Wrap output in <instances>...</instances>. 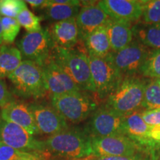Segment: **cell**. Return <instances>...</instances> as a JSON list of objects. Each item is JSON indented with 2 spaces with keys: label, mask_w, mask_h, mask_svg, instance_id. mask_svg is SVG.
<instances>
[{
  "label": "cell",
  "mask_w": 160,
  "mask_h": 160,
  "mask_svg": "<svg viewBox=\"0 0 160 160\" xmlns=\"http://www.w3.org/2000/svg\"><path fill=\"white\" fill-rule=\"evenodd\" d=\"M141 108L145 110L160 108V87L154 79L148 80L146 85Z\"/></svg>",
  "instance_id": "cell-25"
},
{
  "label": "cell",
  "mask_w": 160,
  "mask_h": 160,
  "mask_svg": "<svg viewBox=\"0 0 160 160\" xmlns=\"http://www.w3.org/2000/svg\"><path fill=\"white\" fill-rule=\"evenodd\" d=\"M88 58L95 93L99 99H107L119 86L123 75L112 62L109 55L106 57L88 55Z\"/></svg>",
  "instance_id": "cell-6"
},
{
  "label": "cell",
  "mask_w": 160,
  "mask_h": 160,
  "mask_svg": "<svg viewBox=\"0 0 160 160\" xmlns=\"http://www.w3.org/2000/svg\"><path fill=\"white\" fill-rule=\"evenodd\" d=\"M16 19L20 26L24 28L28 33H33L42 30V17L35 15L29 9H28V8L24 9Z\"/></svg>",
  "instance_id": "cell-26"
},
{
  "label": "cell",
  "mask_w": 160,
  "mask_h": 160,
  "mask_svg": "<svg viewBox=\"0 0 160 160\" xmlns=\"http://www.w3.org/2000/svg\"><path fill=\"white\" fill-rule=\"evenodd\" d=\"M2 28L3 45L12 44L14 42L20 31L19 23L17 19L9 17H1Z\"/></svg>",
  "instance_id": "cell-27"
},
{
  "label": "cell",
  "mask_w": 160,
  "mask_h": 160,
  "mask_svg": "<svg viewBox=\"0 0 160 160\" xmlns=\"http://www.w3.org/2000/svg\"><path fill=\"white\" fill-rule=\"evenodd\" d=\"M45 152L54 157L85 159L93 155L91 137L79 128H70L48 137Z\"/></svg>",
  "instance_id": "cell-1"
},
{
  "label": "cell",
  "mask_w": 160,
  "mask_h": 160,
  "mask_svg": "<svg viewBox=\"0 0 160 160\" xmlns=\"http://www.w3.org/2000/svg\"><path fill=\"white\" fill-rule=\"evenodd\" d=\"M149 137L160 151V125L152 128L150 132Z\"/></svg>",
  "instance_id": "cell-34"
},
{
  "label": "cell",
  "mask_w": 160,
  "mask_h": 160,
  "mask_svg": "<svg viewBox=\"0 0 160 160\" xmlns=\"http://www.w3.org/2000/svg\"><path fill=\"white\" fill-rule=\"evenodd\" d=\"M142 22L148 24L160 22V0L142 1Z\"/></svg>",
  "instance_id": "cell-28"
},
{
  "label": "cell",
  "mask_w": 160,
  "mask_h": 160,
  "mask_svg": "<svg viewBox=\"0 0 160 160\" xmlns=\"http://www.w3.org/2000/svg\"><path fill=\"white\" fill-rule=\"evenodd\" d=\"M93 155L96 157H135L142 156L139 145L123 134L91 137Z\"/></svg>",
  "instance_id": "cell-8"
},
{
  "label": "cell",
  "mask_w": 160,
  "mask_h": 160,
  "mask_svg": "<svg viewBox=\"0 0 160 160\" xmlns=\"http://www.w3.org/2000/svg\"><path fill=\"white\" fill-rule=\"evenodd\" d=\"M27 8L25 1L22 0H0V17L16 18Z\"/></svg>",
  "instance_id": "cell-29"
},
{
  "label": "cell",
  "mask_w": 160,
  "mask_h": 160,
  "mask_svg": "<svg viewBox=\"0 0 160 160\" xmlns=\"http://www.w3.org/2000/svg\"><path fill=\"white\" fill-rule=\"evenodd\" d=\"M42 154L31 153L17 150L0 142V160H23L39 157Z\"/></svg>",
  "instance_id": "cell-30"
},
{
  "label": "cell",
  "mask_w": 160,
  "mask_h": 160,
  "mask_svg": "<svg viewBox=\"0 0 160 160\" xmlns=\"http://www.w3.org/2000/svg\"><path fill=\"white\" fill-rule=\"evenodd\" d=\"M150 50L133 39L127 47L119 51H112L109 57L123 77L139 75L140 68Z\"/></svg>",
  "instance_id": "cell-11"
},
{
  "label": "cell",
  "mask_w": 160,
  "mask_h": 160,
  "mask_svg": "<svg viewBox=\"0 0 160 160\" xmlns=\"http://www.w3.org/2000/svg\"><path fill=\"white\" fill-rule=\"evenodd\" d=\"M141 114L145 122L150 127L160 125V108L144 110Z\"/></svg>",
  "instance_id": "cell-31"
},
{
  "label": "cell",
  "mask_w": 160,
  "mask_h": 160,
  "mask_svg": "<svg viewBox=\"0 0 160 160\" xmlns=\"http://www.w3.org/2000/svg\"><path fill=\"white\" fill-rule=\"evenodd\" d=\"M45 153H44L43 155L42 156H39V157H33V158H31V159H23V160H44L43 158H44V156H45Z\"/></svg>",
  "instance_id": "cell-38"
},
{
  "label": "cell",
  "mask_w": 160,
  "mask_h": 160,
  "mask_svg": "<svg viewBox=\"0 0 160 160\" xmlns=\"http://www.w3.org/2000/svg\"><path fill=\"white\" fill-rule=\"evenodd\" d=\"M97 5L112 19L137 23L142 15V1L138 0H102Z\"/></svg>",
  "instance_id": "cell-15"
},
{
  "label": "cell",
  "mask_w": 160,
  "mask_h": 160,
  "mask_svg": "<svg viewBox=\"0 0 160 160\" xmlns=\"http://www.w3.org/2000/svg\"><path fill=\"white\" fill-rule=\"evenodd\" d=\"M0 117L4 121L20 126L32 136L39 135V131L28 105L19 102H11L2 108Z\"/></svg>",
  "instance_id": "cell-16"
},
{
  "label": "cell",
  "mask_w": 160,
  "mask_h": 160,
  "mask_svg": "<svg viewBox=\"0 0 160 160\" xmlns=\"http://www.w3.org/2000/svg\"><path fill=\"white\" fill-rule=\"evenodd\" d=\"M139 75L146 79H160V49H151L140 68Z\"/></svg>",
  "instance_id": "cell-24"
},
{
  "label": "cell",
  "mask_w": 160,
  "mask_h": 160,
  "mask_svg": "<svg viewBox=\"0 0 160 160\" xmlns=\"http://www.w3.org/2000/svg\"><path fill=\"white\" fill-rule=\"evenodd\" d=\"M39 135L51 136L69 128L67 121L51 105L33 102L28 104Z\"/></svg>",
  "instance_id": "cell-12"
},
{
  "label": "cell",
  "mask_w": 160,
  "mask_h": 160,
  "mask_svg": "<svg viewBox=\"0 0 160 160\" xmlns=\"http://www.w3.org/2000/svg\"><path fill=\"white\" fill-rule=\"evenodd\" d=\"M0 142L27 153H46L44 141L37 139L20 126L4 120L0 122Z\"/></svg>",
  "instance_id": "cell-9"
},
{
  "label": "cell",
  "mask_w": 160,
  "mask_h": 160,
  "mask_svg": "<svg viewBox=\"0 0 160 160\" xmlns=\"http://www.w3.org/2000/svg\"><path fill=\"white\" fill-rule=\"evenodd\" d=\"M151 128V127L145 122L142 117L141 112L136 111L124 115L123 135L134 141L139 145L142 153L149 142V134Z\"/></svg>",
  "instance_id": "cell-18"
},
{
  "label": "cell",
  "mask_w": 160,
  "mask_h": 160,
  "mask_svg": "<svg viewBox=\"0 0 160 160\" xmlns=\"http://www.w3.org/2000/svg\"><path fill=\"white\" fill-rule=\"evenodd\" d=\"M83 42L88 55L106 57L112 52L105 25L92 32L85 38Z\"/></svg>",
  "instance_id": "cell-21"
},
{
  "label": "cell",
  "mask_w": 160,
  "mask_h": 160,
  "mask_svg": "<svg viewBox=\"0 0 160 160\" xmlns=\"http://www.w3.org/2000/svg\"><path fill=\"white\" fill-rule=\"evenodd\" d=\"M80 8V1L75 0L74 2L71 4H57L52 2L51 0H47L42 8L43 16L53 22H57L76 18Z\"/></svg>",
  "instance_id": "cell-22"
},
{
  "label": "cell",
  "mask_w": 160,
  "mask_h": 160,
  "mask_svg": "<svg viewBox=\"0 0 160 160\" xmlns=\"http://www.w3.org/2000/svg\"><path fill=\"white\" fill-rule=\"evenodd\" d=\"M89 160H145L142 156L135 157H115V156H106V157H96L92 155L88 157Z\"/></svg>",
  "instance_id": "cell-33"
},
{
  "label": "cell",
  "mask_w": 160,
  "mask_h": 160,
  "mask_svg": "<svg viewBox=\"0 0 160 160\" xmlns=\"http://www.w3.org/2000/svg\"><path fill=\"white\" fill-rule=\"evenodd\" d=\"M80 10L76 17L79 41L83 42L92 32L105 26L111 19L96 1H80Z\"/></svg>",
  "instance_id": "cell-13"
},
{
  "label": "cell",
  "mask_w": 160,
  "mask_h": 160,
  "mask_svg": "<svg viewBox=\"0 0 160 160\" xmlns=\"http://www.w3.org/2000/svg\"><path fill=\"white\" fill-rule=\"evenodd\" d=\"M148 80L140 75L125 76L106 99L105 106L122 115L141 108Z\"/></svg>",
  "instance_id": "cell-3"
},
{
  "label": "cell",
  "mask_w": 160,
  "mask_h": 160,
  "mask_svg": "<svg viewBox=\"0 0 160 160\" xmlns=\"http://www.w3.org/2000/svg\"><path fill=\"white\" fill-rule=\"evenodd\" d=\"M157 160H160V154H159V157H158V158H157Z\"/></svg>",
  "instance_id": "cell-40"
},
{
  "label": "cell",
  "mask_w": 160,
  "mask_h": 160,
  "mask_svg": "<svg viewBox=\"0 0 160 160\" xmlns=\"http://www.w3.org/2000/svg\"><path fill=\"white\" fill-rule=\"evenodd\" d=\"M0 118H1V117H0ZM0 122H1V120H0Z\"/></svg>",
  "instance_id": "cell-41"
},
{
  "label": "cell",
  "mask_w": 160,
  "mask_h": 160,
  "mask_svg": "<svg viewBox=\"0 0 160 160\" xmlns=\"http://www.w3.org/2000/svg\"><path fill=\"white\" fill-rule=\"evenodd\" d=\"M46 2L47 0H27V1H25V2L29 4L31 8L33 10H42L44 6L45 5Z\"/></svg>",
  "instance_id": "cell-35"
},
{
  "label": "cell",
  "mask_w": 160,
  "mask_h": 160,
  "mask_svg": "<svg viewBox=\"0 0 160 160\" xmlns=\"http://www.w3.org/2000/svg\"><path fill=\"white\" fill-rule=\"evenodd\" d=\"M53 45L47 28L27 33L18 43L24 60L34 62L41 67L51 57Z\"/></svg>",
  "instance_id": "cell-7"
},
{
  "label": "cell",
  "mask_w": 160,
  "mask_h": 160,
  "mask_svg": "<svg viewBox=\"0 0 160 160\" xmlns=\"http://www.w3.org/2000/svg\"><path fill=\"white\" fill-rule=\"evenodd\" d=\"M133 39L150 49H160V22H138L132 25Z\"/></svg>",
  "instance_id": "cell-20"
},
{
  "label": "cell",
  "mask_w": 160,
  "mask_h": 160,
  "mask_svg": "<svg viewBox=\"0 0 160 160\" xmlns=\"http://www.w3.org/2000/svg\"><path fill=\"white\" fill-rule=\"evenodd\" d=\"M132 24L110 19L105 25L113 52L125 48L133 40Z\"/></svg>",
  "instance_id": "cell-19"
},
{
  "label": "cell",
  "mask_w": 160,
  "mask_h": 160,
  "mask_svg": "<svg viewBox=\"0 0 160 160\" xmlns=\"http://www.w3.org/2000/svg\"><path fill=\"white\" fill-rule=\"evenodd\" d=\"M154 80L157 82V83L159 85V87H160V79H154Z\"/></svg>",
  "instance_id": "cell-39"
},
{
  "label": "cell",
  "mask_w": 160,
  "mask_h": 160,
  "mask_svg": "<svg viewBox=\"0 0 160 160\" xmlns=\"http://www.w3.org/2000/svg\"><path fill=\"white\" fill-rule=\"evenodd\" d=\"M3 45V40H2V23H1V17H0V47Z\"/></svg>",
  "instance_id": "cell-37"
},
{
  "label": "cell",
  "mask_w": 160,
  "mask_h": 160,
  "mask_svg": "<svg viewBox=\"0 0 160 160\" xmlns=\"http://www.w3.org/2000/svg\"><path fill=\"white\" fill-rule=\"evenodd\" d=\"M51 57L81 91L95 93L87 51L76 48L66 49L53 45Z\"/></svg>",
  "instance_id": "cell-2"
},
{
  "label": "cell",
  "mask_w": 160,
  "mask_h": 160,
  "mask_svg": "<svg viewBox=\"0 0 160 160\" xmlns=\"http://www.w3.org/2000/svg\"><path fill=\"white\" fill-rule=\"evenodd\" d=\"M22 56L19 48L8 45L0 47V79L8 78L21 65Z\"/></svg>",
  "instance_id": "cell-23"
},
{
  "label": "cell",
  "mask_w": 160,
  "mask_h": 160,
  "mask_svg": "<svg viewBox=\"0 0 160 160\" xmlns=\"http://www.w3.org/2000/svg\"><path fill=\"white\" fill-rule=\"evenodd\" d=\"M47 28L53 45L57 47L71 49L79 42V33L76 18L53 22Z\"/></svg>",
  "instance_id": "cell-17"
},
{
  "label": "cell",
  "mask_w": 160,
  "mask_h": 160,
  "mask_svg": "<svg viewBox=\"0 0 160 160\" xmlns=\"http://www.w3.org/2000/svg\"><path fill=\"white\" fill-rule=\"evenodd\" d=\"M14 101L7 84L3 79H0V108H3L8 104Z\"/></svg>",
  "instance_id": "cell-32"
},
{
  "label": "cell",
  "mask_w": 160,
  "mask_h": 160,
  "mask_svg": "<svg viewBox=\"0 0 160 160\" xmlns=\"http://www.w3.org/2000/svg\"><path fill=\"white\" fill-rule=\"evenodd\" d=\"M44 160H89L88 158L85 159H71V158H66L61 157H54V156L50 155L49 153H46L43 158Z\"/></svg>",
  "instance_id": "cell-36"
},
{
  "label": "cell",
  "mask_w": 160,
  "mask_h": 160,
  "mask_svg": "<svg viewBox=\"0 0 160 160\" xmlns=\"http://www.w3.org/2000/svg\"><path fill=\"white\" fill-rule=\"evenodd\" d=\"M42 68L46 89L51 96L81 91L71 78L55 62L51 56Z\"/></svg>",
  "instance_id": "cell-14"
},
{
  "label": "cell",
  "mask_w": 160,
  "mask_h": 160,
  "mask_svg": "<svg viewBox=\"0 0 160 160\" xmlns=\"http://www.w3.org/2000/svg\"><path fill=\"white\" fill-rule=\"evenodd\" d=\"M15 95L25 99H39L47 93L42 68L34 62L23 60L8 77Z\"/></svg>",
  "instance_id": "cell-5"
},
{
  "label": "cell",
  "mask_w": 160,
  "mask_h": 160,
  "mask_svg": "<svg viewBox=\"0 0 160 160\" xmlns=\"http://www.w3.org/2000/svg\"><path fill=\"white\" fill-rule=\"evenodd\" d=\"M123 119L124 115L103 105L93 112L84 130L91 137L123 134Z\"/></svg>",
  "instance_id": "cell-10"
},
{
  "label": "cell",
  "mask_w": 160,
  "mask_h": 160,
  "mask_svg": "<svg viewBox=\"0 0 160 160\" xmlns=\"http://www.w3.org/2000/svg\"><path fill=\"white\" fill-rule=\"evenodd\" d=\"M51 102L67 122L79 124L91 117L98 108L96 99L86 91L51 95Z\"/></svg>",
  "instance_id": "cell-4"
}]
</instances>
